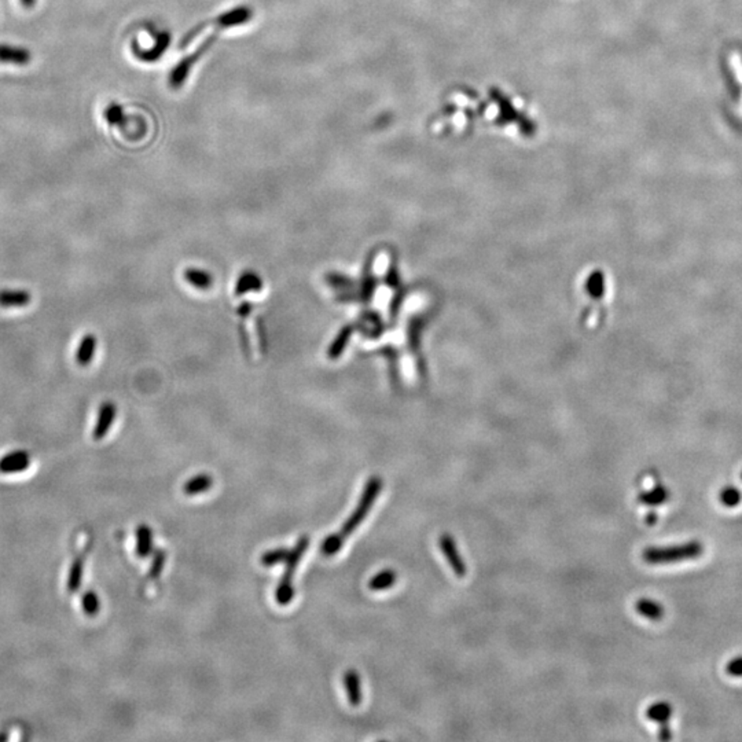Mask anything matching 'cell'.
<instances>
[{
  "label": "cell",
  "instance_id": "20",
  "mask_svg": "<svg viewBox=\"0 0 742 742\" xmlns=\"http://www.w3.org/2000/svg\"><path fill=\"white\" fill-rule=\"evenodd\" d=\"M668 497H670L668 490L660 484L639 495V502L646 506H659V504L666 503Z\"/></svg>",
  "mask_w": 742,
  "mask_h": 742
},
{
  "label": "cell",
  "instance_id": "24",
  "mask_svg": "<svg viewBox=\"0 0 742 742\" xmlns=\"http://www.w3.org/2000/svg\"><path fill=\"white\" fill-rule=\"evenodd\" d=\"M105 120L110 125H122L125 122L123 108L117 104H112L105 110Z\"/></svg>",
  "mask_w": 742,
  "mask_h": 742
},
{
  "label": "cell",
  "instance_id": "30",
  "mask_svg": "<svg viewBox=\"0 0 742 742\" xmlns=\"http://www.w3.org/2000/svg\"><path fill=\"white\" fill-rule=\"evenodd\" d=\"M671 737H673V733H671L670 727L667 726V723H664L661 730H660V733H659V739L660 740H670Z\"/></svg>",
  "mask_w": 742,
  "mask_h": 742
},
{
  "label": "cell",
  "instance_id": "22",
  "mask_svg": "<svg viewBox=\"0 0 742 742\" xmlns=\"http://www.w3.org/2000/svg\"><path fill=\"white\" fill-rule=\"evenodd\" d=\"M289 552L288 549L285 547H279V549H274V550H270L267 553H264L261 558H260V562L261 565L267 566V568H271L277 563H281V562H285V559L289 556Z\"/></svg>",
  "mask_w": 742,
  "mask_h": 742
},
{
  "label": "cell",
  "instance_id": "9",
  "mask_svg": "<svg viewBox=\"0 0 742 742\" xmlns=\"http://www.w3.org/2000/svg\"><path fill=\"white\" fill-rule=\"evenodd\" d=\"M97 337L94 334H85L83 340L79 344V348L76 351V363L80 368H87L91 365L95 351H97Z\"/></svg>",
  "mask_w": 742,
  "mask_h": 742
},
{
  "label": "cell",
  "instance_id": "10",
  "mask_svg": "<svg viewBox=\"0 0 742 742\" xmlns=\"http://www.w3.org/2000/svg\"><path fill=\"white\" fill-rule=\"evenodd\" d=\"M354 326L352 324H347L344 326L336 336V338L333 340V343L329 345L327 348V358L330 361H337L345 351L352 334H354Z\"/></svg>",
  "mask_w": 742,
  "mask_h": 742
},
{
  "label": "cell",
  "instance_id": "27",
  "mask_svg": "<svg viewBox=\"0 0 742 742\" xmlns=\"http://www.w3.org/2000/svg\"><path fill=\"white\" fill-rule=\"evenodd\" d=\"M81 572H83V565H81V561H76L70 569V573H69V580H67V588L70 591H76L81 583Z\"/></svg>",
  "mask_w": 742,
  "mask_h": 742
},
{
  "label": "cell",
  "instance_id": "1",
  "mask_svg": "<svg viewBox=\"0 0 742 742\" xmlns=\"http://www.w3.org/2000/svg\"><path fill=\"white\" fill-rule=\"evenodd\" d=\"M381 490H382L381 477L379 476H371L369 481L365 486L363 493L361 495L358 506L354 510V513L351 514V517L345 521V524L343 525V528L337 534L330 535L323 541L322 547H320V552H322L323 556H334L336 553H338L343 549L345 541L359 528V525L369 516L371 507L374 506V503H375L378 495L381 493Z\"/></svg>",
  "mask_w": 742,
  "mask_h": 742
},
{
  "label": "cell",
  "instance_id": "32",
  "mask_svg": "<svg viewBox=\"0 0 742 742\" xmlns=\"http://www.w3.org/2000/svg\"><path fill=\"white\" fill-rule=\"evenodd\" d=\"M646 521H648V524H650V525H654V524H656V521H657V516L652 513V514H649V516H648Z\"/></svg>",
  "mask_w": 742,
  "mask_h": 742
},
{
  "label": "cell",
  "instance_id": "7",
  "mask_svg": "<svg viewBox=\"0 0 742 742\" xmlns=\"http://www.w3.org/2000/svg\"><path fill=\"white\" fill-rule=\"evenodd\" d=\"M32 295L24 289H1L0 307L1 308H22L29 306Z\"/></svg>",
  "mask_w": 742,
  "mask_h": 742
},
{
  "label": "cell",
  "instance_id": "12",
  "mask_svg": "<svg viewBox=\"0 0 742 742\" xmlns=\"http://www.w3.org/2000/svg\"><path fill=\"white\" fill-rule=\"evenodd\" d=\"M263 289V281L254 271H245L240 275L236 283V296H244L247 293H257Z\"/></svg>",
  "mask_w": 742,
  "mask_h": 742
},
{
  "label": "cell",
  "instance_id": "25",
  "mask_svg": "<svg viewBox=\"0 0 742 742\" xmlns=\"http://www.w3.org/2000/svg\"><path fill=\"white\" fill-rule=\"evenodd\" d=\"M369 267H370V260L366 265V275L363 278V282H362V288H361V297L363 302H369L371 297H372V293L375 290V278H372L370 274H369Z\"/></svg>",
  "mask_w": 742,
  "mask_h": 742
},
{
  "label": "cell",
  "instance_id": "17",
  "mask_svg": "<svg viewBox=\"0 0 742 742\" xmlns=\"http://www.w3.org/2000/svg\"><path fill=\"white\" fill-rule=\"evenodd\" d=\"M396 580H397V575L395 570L384 569L371 577L369 582V588L371 591L389 590L396 583Z\"/></svg>",
  "mask_w": 742,
  "mask_h": 742
},
{
  "label": "cell",
  "instance_id": "33",
  "mask_svg": "<svg viewBox=\"0 0 742 742\" xmlns=\"http://www.w3.org/2000/svg\"><path fill=\"white\" fill-rule=\"evenodd\" d=\"M741 479H742V473H741Z\"/></svg>",
  "mask_w": 742,
  "mask_h": 742
},
{
  "label": "cell",
  "instance_id": "23",
  "mask_svg": "<svg viewBox=\"0 0 742 742\" xmlns=\"http://www.w3.org/2000/svg\"><path fill=\"white\" fill-rule=\"evenodd\" d=\"M719 499H720V503L726 507H736L741 503L742 494L741 491L733 486H727L725 487L720 494H719Z\"/></svg>",
  "mask_w": 742,
  "mask_h": 742
},
{
  "label": "cell",
  "instance_id": "16",
  "mask_svg": "<svg viewBox=\"0 0 742 742\" xmlns=\"http://www.w3.org/2000/svg\"><path fill=\"white\" fill-rule=\"evenodd\" d=\"M153 550V534L147 525H140L136 529V554L139 558L150 556Z\"/></svg>",
  "mask_w": 742,
  "mask_h": 742
},
{
  "label": "cell",
  "instance_id": "11",
  "mask_svg": "<svg viewBox=\"0 0 742 742\" xmlns=\"http://www.w3.org/2000/svg\"><path fill=\"white\" fill-rule=\"evenodd\" d=\"M183 278L188 285L199 290H208L213 285V277L209 272L195 267L186 268L183 271Z\"/></svg>",
  "mask_w": 742,
  "mask_h": 742
},
{
  "label": "cell",
  "instance_id": "29",
  "mask_svg": "<svg viewBox=\"0 0 742 742\" xmlns=\"http://www.w3.org/2000/svg\"><path fill=\"white\" fill-rule=\"evenodd\" d=\"M726 671H727V674L730 677L742 678V656L734 657L733 660H730L727 667H726Z\"/></svg>",
  "mask_w": 742,
  "mask_h": 742
},
{
  "label": "cell",
  "instance_id": "21",
  "mask_svg": "<svg viewBox=\"0 0 742 742\" xmlns=\"http://www.w3.org/2000/svg\"><path fill=\"white\" fill-rule=\"evenodd\" d=\"M324 281H326V283L329 286L334 288L338 292L352 290V288L355 286V282H354L352 278H349L345 274H340V272H329V274H326L324 275Z\"/></svg>",
  "mask_w": 742,
  "mask_h": 742
},
{
  "label": "cell",
  "instance_id": "8",
  "mask_svg": "<svg viewBox=\"0 0 742 742\" xmlns=\"http://www.w3.org/2000/svg\"><path fill=\"white\" fill-rule=\"evenodd\" d=\"M31 58H32L31 53L24 47L0 44V62L1 63L24 66L31 62Z\"/></svg>",
  "mask_w": 742,
  "mask_h": 742
},
{
  "label": "cell",
  "instance_id": "15",
  "mask_svg": "<svg viewBox=\"0 0 742 742\" xmlns=\"http://www.w3.org/2000/svg\"><path fill=\"white\" fill-rule=\"evenodd\" d=\"M635 611L649 620H660L664 616V608L661 604L649 600V598H641L635 604Z\"/></svg>",
  "mask_w": 742,
  "mask_h": 742
},
{
  "label": "cell",
  "instance_id": "13",
  "mask_svg": "<svg viewBox=\"0 0 742 742\" xmlns=\"http://www.w3.org/2000/svg\"><path fill=\"white\" fill-rule=\"evenodd\" d=\"M344 686L348 695V702L354 707H358L362 702V689L359 674L355 670H348L344 674Z\"/></svg>",
  "mask_w": 742,
  "mask_h": 742
},
{
  "label": "cell",
  "instance_id": "3",
  "mask_svg": "<svg viewBox=\"0 0 742 742\" xmlns=\"http://www.w3.org/2000/svg\"><path fill=\"white\" fill-rule=\"evenodd\" d=\"M702 545L698 541H691L670 547H648L643 550L642 558L646 563L650 565H664L698 558L702 554Z\"/></svg>",
  "mask_w": 742,
  "mask_h": 742
},
{
  "label": "cell",
  "instance_id": "28",
  "mask_svg": "<svg viewBox=\"0 0 742 742\" xmlns=\"http://www.w3.org/2000/svg\"><path fill=\"white\" fill-rule=\"evenodd\" d=\"M83 609L87 615L90 616H94L98 609H99V601H98V597L95 595V593L92 591H88L84 598H83Z\"/></svg>",
  "mask_w": 742,
  "mask_h": 742
},
{
  "label": "cell",
  "instance_id": "2",
  "mask_svg": "<svg viewBox=\"0 0 742 742\" xmlns=\"http://www.w3.org/2000/svg\"><path fill=\"white\" fill-rule=\"evenodd\" d=\"M308 547L309 538L304 535L297 541V543L289 552V556L285 559V572H283V575H282V577H281V580L278 583L277 591H275V600L282 607L289 605L292 602V600H293V595H295L293 576H295V572H296L302 558L306 554V552L308 550Z\"/></svg>",
  "mask_w": 742,
  "mask_h": 742
},
{
  "label": "cell",
  "instance_id": "26",
  "mask_svg": "<svg viewBox=\"0 0 742 742\" xmlns=\"http://www.w3.org/2000/svg\"><path fill=\"white\" fill-rule=\"evenodd\" d=\"M165 562H167V552L156 550L154 556H153V562H151V568H150V577L151 579L158 577V575L163 572V569L165 566Z\"/></svg>",
  "mask_w": 742,
  "mask_h": 742
},
{
  "label": "cell",
  "instance_id": "18",
  "mask_svg": "<svg viewBox=\"0 0 742 742\" xmlns=\"http://www.w3.org/2000/svg\"><path fill=\"white\" fill-rule=\"evenodd\" d=\"M673 705H670L668 702H656V704H652L648 711H646V716L649 720L654 722V723H660V725H664L670 720V718L673 716Z\"/></svg>",
  "mask_w": 742,
  "mask_h": 742
},
{
  "label": "cell",
  "instance_id": "5",
  "mask_svg": "<svg viewBox=\"0 0 742 742\" xmlns=\"http://www.w3.org/2000/svg\"><path fill=\"white\" fill-rule=\"evenodd\" d=\"M116 415H117V407L113 402L102 403V406L99 407L97 424L92 432V437L95 440H102L108 434L110 428L113 427Z\"/></svg>",
  "mask_w": 742,
  "mask_h": 742
},
{
  "label": "cell",
  "instance_id": "4",
  "mask_svg": "<svg viewBox=\"0 0 742 742\" xmlns=\"http://www.w3.org/2000/svg\"><path fill=\"white\" fill-rule=\"evenodd\" d=\"M438 546H440L443 554L445 556L447 562L450 563L452 572L458 577H463L466 575L468 569H466V563H465L463 558L458 552V547H456V543H455L454 538L451 535H448V534H444L438 539Z\"/></svg>",
  "mask_w": 742,
  "mask_h": 742
},
{
  "label": "cell",
  "instance_id": "6",
  "mask_svg": "<svg viewBox=\"0 0 742 742\" xmlns=\"http://www.w3.org/2000/svg\"><path fill=\"white\" fill-rule=\"evenodd\" d=\"M31 465V456L26 451H13L0 459L1 473H18L26 470Z\"/></svg>",
  "mask_w": 742,
  "mask_h": 742
},
{
  "label": "cell",
  "instance_id": "14",
  "mask_svg": "<svg viewBox=\"0 0 742 742\" xmlns=\"http://www.w3.org/2000/svg\"><path fill=\"white\" fill-rule=\"evenodd\" d=\"M212 486H213L212 476L206 473H201V475L191 477L188 481H186L183 484V494L188 495V496L204 494L209 491Z\"/></svg>",
  "mask_w": 742,
  "mask_h": 742
},
{
  "label": "cell",
  "instance_id": "19",
  "mask_svg": "<svg viewBox=\"0 0 742 742\" xmlns=\"http://www.w3.org/2000/svg\"><path fill=\"white\" fill-rule=\"evenodd\" d=\"M168 43H170V36H168L167 33H163V35H160V36L157 38V43H156L151 49L145 50V51L136 49V50H135V54H136L140 60H143V61L153 62L154 60H157V58L165 51V49L168 47Z\"/></svg>",
  "mask_w": 742,
  "mask_h": 742
},
{
  "label": "cell",
  "instance_id": "31",
  "mask_svg": "<svg viewBox=\"0 0 742 742\" xmlns=\"http://www.w3.org/2000/svg\"><path fill=\"white\" fill-rule=\"evenodd\" d=\"M19 1H21V4H22L25 8H32V7H35V4H36L38 0H19Z\"/></svg>",
  "mask_w": 742,
  "mask_h": 742
}]
</instances>
